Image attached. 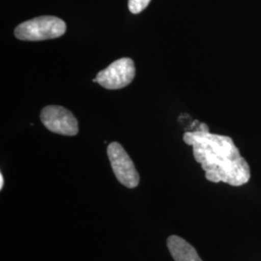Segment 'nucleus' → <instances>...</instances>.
<instances>
[{
    "mask_svg": "<svg viewBox=\"0 0 261 261\" xmlns=\"http://www.w3.org/2000/svg\"><path fill=\"white\" fill-rule=\"evenodd\" d=\"M136 75V66L134 61L123 57L97 74V83L107 89H121L129 85Z\"/></svg>",
    "mask_w": 261,
    "mask_h": 261,
    "instance_id": "obj_4",
    "label": "nucleus"
},
{
    "mask_svg": "<svg viewBox=\"0 0 261 261\" xmlns=\"http://www.w3.org/2000/svg\"><path fill=\"white\" fill-rule=\"evenodd\" d=\"M108 156L112 170L117 180L129 189L139 186L140 174L128 153L118 142H112L108 146Z\"/></svg>",
    "mask_w": 261,
    "mask_h": 261,
    "instance_id": "obj_3",
    "label": "nucleus"
},
{
    "mask_svg": "<svg viewBox=\"0 0 261 261\" xmlns=\"http://www.w3.org/2000/svg\"><path fill=\"white\" fill-rule=\"evenodd\" d=\"M3 186H4V178H3L2 173H0V189L1 190L3 189Z\"/></svg>",
    "mask_w": 261,
    "mask_h": 261,
    "instance_id": "obj_8",
    "label": "nucleus"
},
{
    "mask_svg": "<svg viewBox=\"0 0 261 261\" xmlns=\"http://www.w3.org/2000/svg\"><path fill=\"white\" fill-rule=\"evenodd\" d=\"M168 251L174 261H202L196 249L185 239L171 235L168 238Z\"/></svg>",
    "mask_w": 261,
    "mask_h": 261,
    "instance_id": "obj_6",
    "label": "nucleus"
},
{
    "mask_svg": "<svg viewBox=\"0 0 261 261\" xmlns=\"http://www.w3.org/2000/svg\"><path fill=\"white\" fill-rule=\"evenodd\" d=\"M183 140L193 146L194 157L205 171L207 180L235 187L249 182L250 166L231 138L197 130L185 133Z\"/></svg>",
    "mask_w": 261,
    "mask_h": 261,
    "instance_id": "obj_1",
    "label": "nucleus"
},
{
    "mask_svg": "<svg viewBox=\"0 0 261 261\" xmlns=\"http://www.w3.org/2000/svg\"><path fill=\"white\" fill-rule=\"evenodd\" d=\"M41 121L47 130L73 137L79 133V124L73 113L60 106H47L41 112Z\"/></svg>",
    "mask_w": 261,
    "mask_h": 261,
    "instance_id": "obj_5",
    "label": "nucleus"
},
{
    "mask_svg": "<svg viewBox=\"0 0 261 261\" xmlns=\"http://www.w3.org/2000/svg\"><path fill=\"white\" fill-rule=\"evenodd\" d=\"M151 0H129V9L133 14H140L145 9Z\"/></svg>",
    "mask_w": 261,
    "mask_h": 261,
    "instance_id": "obj_7",
    "label": "nucleus"
},
{
    "mask_svg": "<svg viewBox=\"0 0 261 261\" xmlns=\"http://www.w3.org/2000/svg\"><path fill=\"white\" fill-rule=\"evenodd\" d=\"M66 23L54 16L29 19L15 29V36L21 41H43L61 37L66 32Z\"/></svg>",
    "mask_w": 261,
    "mask_h": 261,
    "instance_id": "obj_2",
    "label": "nucleus"
}]
</instances>
